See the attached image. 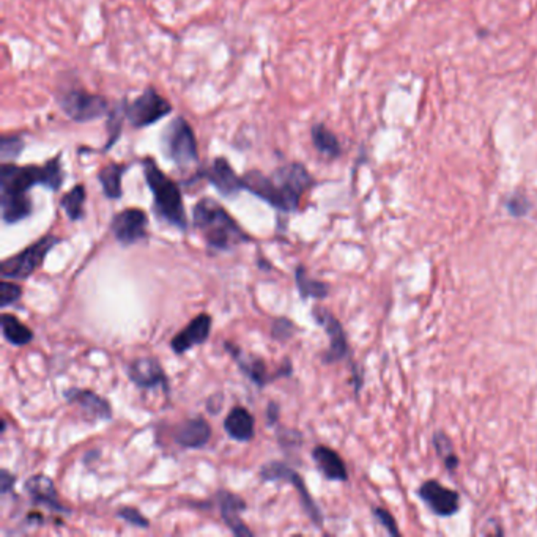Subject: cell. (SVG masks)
Returning <instances> with one entry per match:
<instances>
[{"instance_id":"obj_1","label":"cell","mask_w":537,"mask_h":537,"mask_svg":"<svg viewBox=\"0 0 537 537\" xmlns=\"http://www.w3.org/2000/svg\"><path fill=\"white\" fill-rule=\"evenodd\" d=\"M314 184L311 174L301 163L281 165L271 175H263L260 171L246 172L243 175L244 190L286 213L298 210L301 197Z\"/></svg>"},{"instance_id":"obj_2","label":"cell","mask_w":537,"mask_h":537,"mask_svg":"<svg viewBox=\"0 0 537 537\" xmlns=\"http://www.w3.org/2000/svg\"><path fill=\"white\" fill-rule=\"evenodd\" d=\"M193 224L212 250H232L240 244L250 241V235L233 220L232 214L220 202L210 197H203L195 203Z\"/></svg>"},{"instance_id":"obj_3","label":"cell","mask_w":537,"mask_h":537,"mask_svg":"<svg viewBox=\"0 0 537 537\" xmlns=\"http://www.w3.org/2000/svg\"><path fill=\"white\" fill-rule=\"evenodd\" d=\"M142 169L146 186L153 194V212L159 220L186 232L190 220L184 208V195L177 182L159 169L155 159L146 156L142 159Z\"/></svg>"},{"instance_id":"obj_4","label":"cell","mask_w":537,"mask_h":537,"mask_svg":"<svg viewBox=\"0 0 537 537\" xmlns=\"http://www.w3.org/2000/svg\"><path fill=\"white\" fill-rule=\"evenodd\" d=\"M61 155H55L44 165H16L2 163L0 167V194H29L33 186H44L59 191L65 182V172L61 163Z\"/></svg>"},{"instance_id":"obj_5","label":"cell","mask_w":537,"mask_h":537,"mask_svg":"<svg viewBox=\"0 0 537 537\" xmlns=\"http://www.w3.org/2000/svg\"><path fill=\"white\" fill-rule=\"evenodd\" d=\"M163 146L167 158L180 169H186L199 163V146L194 129L184 117L178 116L165 127Z\"/></svg>"},{"instance_id":"obj_6","label":"cell","mask_w":537,"mask_h":537,"mask_svg":"<svg viewBox=\"0 0 537 537\" xmlns=\"http://www.w3.org/2000/svg\"><path fill=\"white\" fill-rule=\"evenodd\" d=\"M57 104L63 114L76 123H89L108 116L110 112L109 101L98 93H90L84 89H61L57 93Z\"/></svg>"},{"instance_id":"obj_7","label":"cell","mask_w":537,"mask_h":537,"mask_svg":"<svg viewBox=\"0 0 537 537\" xmlns=\"http://www.w3.org/2000/svg\"><path fill=\"white\" fill-rule=\"evenodd\" d=\"M61 239L52 233H46L44 237L27 246L24 250L5 259L0 265V273L4 279H29L44 263L49 252L61 243Z\"/></svg>"},{"instance_id":"obj_8","label":"cell","mask_w":537,"mask_h":537,"mask_svg":"<svg viewBox=\"0 0 537 537\" xmlns=\"http://www.w3.org/2000/svg\"><path fill=\"white\" fill-rule=\"evenodd\" d=\"M259 476L265 483L292 484L295 490H297V494H298L301 506L305 509V513H307V517L312 520V523L318 526V528L324 526V513L320 511V507L317 506V503L312 498V495L309 494V490L306 487L305 481L301 479L297 471L292 470L286 464H281V462H269V464L263 465L260 471H259Z\"/></svg>"},{"instance_id":"obj_9","label":"cell","mask_w":537,"mask_h":537,"mask_svg":"<svg viewBox=\"0 0 537 537\" xmlns=\"http://www.w3.org/2000/svg\"><path fill=\"white\" fill-rule=\"evenodd\" d=\"M172 104L153 87H148L133 101H125L127 120L133 128H146L169 116Z\"/></svg>"},{"instance_id":"obj_10","label":"cell","mask_w":537,"mask_h":537,"mask_svg":"<svg viewBox=\"0 0 537 537\" xmlns=\"http://www.w3.org/2000/svg\"><path fill=\"white\" fill-rule=\"evenodd\" d=\"M148 216L142 208L122 210L110 221V232L118 243L128 248L148 239Z\"/></svg>"},{"instance_id":"obj_11","label":"cell","mask_w":537,"mask_h":537,"mask_svg":"<svg viewBox=\"0 0 537 537\" xmlns=\"http://www.w3.org/2000/svg\"><path fill=\"white\" fill-rule=\"evenodd\" d=\"M127 375L141 390H155L159 386L165 391V396H169V379L165 375V367L161 366L156 358L146 356L131 361L127 366Z\"/></svg>"},{"instance_id":"obj_12","label":"cell","mask_w":537,"mask_h":537,"mask_svg":"<svg viewBox=\"0 0 537 537\" xmlns=\"http://www.w3.org/2000/svg\"><path fill=\"white\" fill-rule=\"evenodd\" d=\"M312 316L330 337V348L324 354V363L333 364V363L345 360L348 353H350V350H348L347 336H345V331L342 328L341 322L324 307H316Z\"/></svg>"},{"instance_id":"obj_13","label":"cell","mask_w":537,"mask_h":537,"mask_svg":"<svg viewBox=\"0 0 537 537\" xmlns=\"http://www.w3.org/2000/svg\"><path fill=\"white\" fill-rule=\"evenodd\" d=\"M63 397L67 399L68 403L80 407L87 421H110L114 418L109 400L93 391L70 388L63 392Z\"/></svg>"},{"instance_id":"obj_14","label":"cell","mask_w":537,"mask_h":537,"mask_svg":"<svg viewBox=\"0 0 537 537\" xmlns=\"http://www.w3.org/2000/svg\"><path fill=\"white\" fill-rule=\"evenodd\" d=\"M197 177L207 178L208 184L216 188V191L224 197H233L239 194L240 191L244 190L243 177L237 175L231 163L226 158L214 159L212 165L201 172Z\"/></svg>"},{"instance_id":"obj_15","label":"cell","mask_w":537,"mask_h":537,"mask_svg":"<svg viewBox=\"0 0 537 537\" xmlns=\"http://www.w3.org/2000/svg\"><path fill=\"white\" fill-rule=\"evenodd\" d=\"M213 326V318L210 314H199L193 318L184 330L172 337L171 348L175 354H184L197 345L207 342Z\"/></svg>"},{"instance_id":"obj_16","label":"cell","mask_w":537,"mask_h":537,"mask_svg":"<svg viewBox=\"0 0 537 537\" xmlns=\"http://www.w3.org/2000/svg\"><path fill=\"white\" fill-rule=\"evenodd\" d=\"M419 496L430 507V511L439 517L454 515L460 507L457 492L445 487L438 481H428V483L422 484L419 488Z\"/></svg>"},{"instance_id":"obj_17","label":"cell","mask_w":537,"mask_h":537,"mask_svg":"<svg viewBox=\"0 0 537 537\" xmlns=\"http://www.w3.org/2000/svg\"><path fill=\"white\" fill-rule=\"evenodd\" d=\"M216 501L220 506L221 517L224 520L227 528L235 536H254L248 526L244 525L243 520L240 519V513L246 511V501L240 495L232 494L229 490H220L216 494Z\"/></svg>"},{"instance_id":"obj_18","label":"cell","mask_w":537,"mask_h":537,"mask_svg":"<svg viewBox=\"0 0 537 537\" xmlns=\"http://www.w3.org/2000/svg\"><path fill=\"white\" fill-rule=\"evenodd\" d=\"M224 348L227 353L232 356L233 361L237 363L240 371L248 377V379L256 383L259 388H265L273 382V373H268V367L265 364L262 358L256 354H244L241 348L233 345L232 342H224Z\"/></svg>"},{"instance_id":"obj_19","label":"cell","mask_w":537,"mask_h":537,"mask_svg":"<svg viewBox=\"0 0 537 537\" xmlns=\"http://www.w3.org/2000/svg\"><path fill=\"white\" fill-rule=\"evenodd\" d=\"M213 430L205 418L195 416L182 422L174 434V439L184 449H202L212 439Z\"/></svg>"},{"instance_id":"obj_20","label":"cell","mask_w":537,"mask_h":537,"mask_svg":"<svg viewBox=\"0 0 537 537\" xmlns=\"http://www.w3.org/2000/svg\"><path fill=\"white\" fill-rule=\"evenodd\" d=\"M24 492L31 496L32 503L35 504L48 507L51 511H57V513H70L67 507L61 504L54 481L51 477L33 475L25 481Z\"/></svg>"},{"instance_id":"obj_21","label":"cell","mask_w":537,"mask_h":537,"mask_svg":"<svg viewBox=\"0 0 537 537\" xmlns=\"http://www.w3.org/2000/svg\"><path fill=\"white\" fill-rule=\"evenodd\" d=\"M312 458H314V464L317 466V470L328 481H341V483L347 481V466L334 449L324 445L316 446L312 449Z\"/></svg>"},{"instance_id":"obj_22","label":"cell","mask_w":537,"mask_h":537,"mask_svg":"<svg viewBox=\"0 0 537 537\" xmlns=\"http://www.w3.org/2000/svg\"><path fill=\"white\" fill-rule=\"evenodd\" d=\"M224 430L231 438L240 443H248L256 435V419L244 407H233L224 419Z\"/></svg>"},{"instance_id":"obj_23","label":"cell","mask_w":537,"mask_h":537,"mask_svg":"<svg viewBox=\"0 0 537 537\" xmlns=\"http://www.w3.org/2000/svg\"><path fill=\"white\" fill-rule=\"evenodd\" d=\"M2 221L5 224H18L27 220L33 212V203L29 194H0Z\"/></svg>"},{"instance_id":"obj_24","label":"cell","mask_w":537,"mask_h":537,"mask_svg":"<svg viewBox=\"0 0 537 537\" xmlns=\"http://www.w3.org/2000/svg\"><path fill=\"white\" fill-rule=\"evenodd\" d=\"M0 326H2V334L6 342H10L14 347H25L33 341V331L23 324L16 316L4 312L0 317Z\"/></svg>"},{"instance_id":"obj_25","label":"cell","mask_w":537,"mask_h":537,"mask_svg":"<svg viewBox=\"0 0 537 537\" xmlns=\"http://www.w3.org/2000/svg\"><path fill=\"white\" fill-rule=\"evenodd\" d=\"M128 171V165L110 163L104 165L101 171L98 172V182L101 184L103 193L108 199L117 201L123 195L122 178L123 174Z\"/></svg>"},{"instance_id":"obj_26","label":"cell","mask_w":537,"mask_h":537,"mask_svg":"<svg viewBox=\"0 0 537 537\" xmlns=\"http://www.w3.org/2000/svg\"><path fill=\"white\" fill-rule=\"evenodd\" d=\"M311 139L317 152L325 158L336 159L341 156V142L331 129L325 127L324 123H317L312 127Z\"/></svg>"},{"instance_id":"obj_27","label":"cell","mask_w":537,"mask_h":537,"mask_svg":"<svg viewBox=\"0 0 537 537\" xmlns=\"http://www.w3.org/2000/svg\"><path fill=\"white\" fill-rule=\"evenodd\" d=\"M295 281H297V287H298L301 299H324L328 295V292H330L328 284L309 278L305 265H298L297 269H295Z\"/></svg>"},{"instance_id":"obj_28","label":"cell","mask_w":537,"mask_h":537,"mask_svg":"<svg viewBox=\"0 0 537 537\" xmlns=\"http://www.w3.org/2000/svg\"><path fill=\"white\" fill-rule=\"evenodd\" d=\"M87 193L84 184H76L71 190L68 191L67 194H63L61 199V208L65 212L68 220L78 222L86 216Z\"/></svg>"},{"instance_id":"obj_29","label":"cell","mask_w":537,"mask_h":537,"mask_svg":"<svg viewBox=\"0 0 537 537\" xmlns=\"http://www.w3.org/2000/svg\"><path fill=\"white\" fill-rule=\"evenodd\" d=\"M127 101V99H125ZM125 101L122 103L116 104L112 109H110L109 114H108V133H109V139H108V144L104 146V150H109L110 146H114L117 141H118V137L122 135V125L123 120L127 118V114H125Z\"/></svg>"},{"instance_id":"obj_30","label":"cell","mask_w":537,"mask_h":537,"mask_svg":"<svg viewBox=\"0 0 537 537\" xmlns=\"http://www.w3.org/2000/svg\"><path fill=\"white\" fill-rule=\"evenodd\" d=\"M434 445L435 449L438 452L439 457L443 458L446 468L449 471L457 470L458 458L457 456H456V452H454V446H452V441L449 439V437L443 434V432H437V434L434 435Z\"/></svg>"},{"instance_id":"obj_31","label":"cell","mask_w":537,"mask_h":537,"mask_svg":"<svg viewBox=\"0 0 537 537\" xmlns=\"http://www.w3.org/2000/svg\"><path fill=\"white\" fill-rule=\"evenodd\" d=\"M24 150V141L18 136H4L0 144V156L2 163H12L21 156Z\"/></svg>"},{"instance_id":"obj_32","label":"cell","mask_w":537,"mask_h":537,"mask_svg":"<svg viewBox=\"0 0 537 537\" xmlns=\"http://www.w3.org/2000/svg\"><path fill=\"white\" fill-rule=\"evenodd\" d=\"M21 297H23V287L21 286L14 284V282L5 281V279L0 282V307L2 309L18 303Z\"/></svg>"},{"instance_id":"obj_33","label":"cell","mask_w":537,"mask_h":537,"mask_svg":"<svg viewBox=\"0 0 537 537\" xmlns=\"http://www.w3.org/2000/svg\"><path fill=\"white\" fill-rule=\"evenodd\" d=\"M118 519L127 522L129 525L137 526L142 530H148L150 528V520L142 515L141 511H137L135 507H120L116 513Z\"/></svg>"},{"instance_id":"obj_34","label":"cell","mask_w":537,"mask_h":537,"mask_svg":"<svg viewBox=\"0 0 537 537\" xmlns=\"http://www.w3.org/2000/svg\"><path fill=\"white\" fill-rule=\"evenodd\" d=\"M297 331V326L292 320L286 317L276 318L271 326V337L275 341L286 342L293 336V333Z\"/></svg>"},{"instance_id":"obj_35","label":"cell","mask_w":537,"mask_h":537,"mask_svg":"<svg viewBox=\"0 0 537 537\" xmlns=\"http://www.w3.org/2000/svg\"><path fill=\"white\" fill-rule=\"evenodd\" d=\"M278 441L282 448H299L303 443V435L295 429L281 428L278 432Z\"/></svg>"},{"instance_id":"obj_36","label":"cell","mask_w":537,"mask_h":537,"mask_svg":"<svg viewBox=\"0 0 537 537\" xmlns=\"http://www.w3.org/2000/svg\"><path fill=\"white\" fill-rule=\"evenodd\" d=\"M373 515L379 519L382 525L385 526L390 534H392V536H399V534H400V532H399V528H397L396 525V520H394V517H392L386 509L375 507V509H373Z\"/></svg>"},{"instance_id":"obj_37","label":"cell","mask_w":537,"mask_h":537,"mask_svg":"<svg viewBox=\"0 0 537 537\" xmlns=\"http://www.w3.org/2000/svg\"><path fill=\"white\" fill-rule=\"evenodd\" d=\"M507 210L513 216H523L530 210V202L523 195H513L507 202Z\"/></svg>"},{"instance_id":"obj_38","label":"cell","mask_w":537,"mask_h":537,"mask_svg":"<svg viewBox=\"0 0 537 537\" xmlns=\"http://www.w3.org/2000/svg\"><path fill=\"white\" fill-rule=\"evenodd\" d=\"M14 483H16V476L14 475H12L8 470L0 471V492H2V495L13 492Z\"/></svg>"},{"instance_id":"obj_39","label":"cell","mask_w":537,"mask_h":537,"mask_svg":"<svg viewBox=\"0 0 537 537\" xmlns=\"http://www.w3.org/2000/svg\"><path fill=\"white\" fill-rule=\"evenodd\" d=\"M279 405L278 403L268 402L267 405V411H265V416H267V426L268 428H276L278 424H279V416H281V411H279Z\"/></svg>"},{"instance_id":"obj_40","label":"cell","mask_w":537,"mask_h":537,"mask_svg":"<svg viewBox=\"0 0 537 537\" xmlns=\"http://www.w3.org/2000/svg\"><path fill=\"white\" fill-rule=\"evenodd\" d=\"M292 373V361L288 360V358H286V360H284V363H282L281 367H279V369H278V371H276V372L273 373V382H275V380L278 379H284V377H290Z\"/></svg>"},{"instance_id":"obj_41","label":"cell","mask_w":537,"mask_h":537,"mask_svg":"<svg viewBox=\"0 0 537 537\" xmlns=\"http://www.w3.org/2000/svg\"><path fill=\"white\" fill-rule=\"evenodd\" d=\"M222 403H224V399H222L221 394H218V396H212L207 400V410L212 415H218L221 409H222Z\"/></svg>"},{"instance_id":"obj_42","label":"cell","mask_w":537,"mask_h":537,"mask_svg":"<svg viewBox=\"0 0 537 537\" xmlns=\"http://www.w3.org/2000/svg\"><path fill=\"white\" fill-rule=\"evenodd\" d=\"M259 267H260L262 269L273 268V267H271V263L267 262V259H260V260H259Z\"/></svg>"}]
</instances>
